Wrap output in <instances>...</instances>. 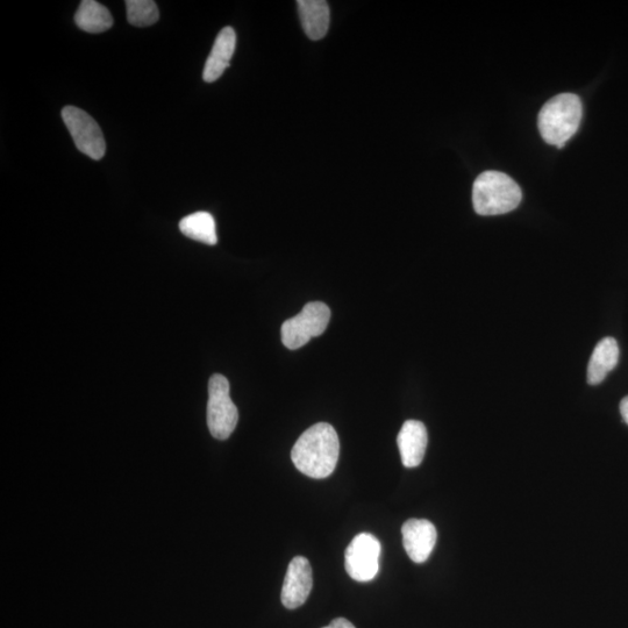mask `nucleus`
Here are the masks:
<instances>
[{"label":"nucleus","mask_w":628,"mask_h":628,"mask_svg":"<svg viewBox=\"0 0 628 628\" xmlns=\"http://www.w3.org/2000/svg\"><path fill=\"white\" fill-rule=\"evenodd\" d=\"M62 118L78 151L88 155L92 160H102L106 152V142L96 120L76 106L64 107Z\"/></svg>","instance_id":"obj_6"},{"label":"nucleus","mask_w":628,"mask_h":628,"mask_svg":"<svg viewBox=\"0 0 628 628\" xmlns=\"http://www.w3.org/2000/svg\"><path fill=\"white\" fill-rule=\"evenodd\" d=\"M583 106L580 97L561 94L548 101L539 113L538 125L548 145L565 146L580 127Z\"/></svg>","instance_id":"obj_2"},{"label":"nucleus","mask_w":628,"mask_h":628,"mask_svg":"<svg viewBox=\"0 0 628 628\" xmlns=\"http://www.w3.org/2000/svg\"><path fill=\"white\" fill-rule=\"evenodd\" d=\"M128 23L137 27H148L160 18L159 9L152 0H127Z\"/></svg>","instance_id":"obj_16"},{"label":"nucleus","mask_w":628,"mask_h":628,"mask_svg":"<svg viewBox=\"0 0 628 628\" xmlns=\"http://www.w3.org/2000/svg\"><path fill=\"white\" fill-rule=\"evenodd\" d=\"M180 230L192 240L214 246L218 242L216 221L209 212H196L181 220Z\"/></svg>","instance_id":"obj_15"},{"label":"nucleus","mask_w":628,"mask_h":628,"mask_svg":"<svg viewBox=\"0 0 628 628\" xmlns=\"http://www.w3.org/2000/svg\"><path fill=\"white\" fill-rule=\"evenodd\" d=\"M324 628H356L349 620L345 618L334 619L333 622Z\"/></svg>","instance_id":"obj_17"},{"label":"nucleus","mask_w":628,"mask_h":628,"mask_svg":"<svg viewBox=\"0 0 628 628\" xmlns=\"http://www.w3.org/2000/svg\"><path fill=\"white\" fill-rule=\"evenodd\" d=\"M239 421L237 406L230 396V382L223 375H213L209 381L208 426L213 438L231 437Z\"/></svg>","instance_id":"obj_4"},{"label":"nucleus","mask_w":628,"mask_h":628,"mask_svg":"<svg viewBox=\"0 0 628 628\" xmlns=\"http://www.w3.org/2000/svg\"><path fill=\"white\" fill-rule=\"evenodd\" d=\"M299 18L303 30L312 41L326 37L331 23L330 6L325 0H298Z\"/></svg>","instance_id":"obj_12"},{"label":"nucleus","mask_w":628,"mask_h":628,"mask_svg":"<svg viewBox=\"0 0 628 628\" xmlns=\"http://www.w3.org/2000/svg\"><path fill=\"white\" fill-rule=\"evenodd\" d=\"M523 194L512 178L499 171H485L473 187L474 209L480 216H498L518 208Z\"/></svg>","instance_id":"obj_3"},{"label":"nucleus","mask_w":628,"mask_h":628,"mask_svg":"<svg viewBox=\"0 0 628 628\" xmlns=\"http://www.w3.org/2000/svg\"><path fill=\"white\" fill-rule=\"evenodd\" d=\"M427 430L421 421H405L398 434L397 444L404 467L416 468L423 462L427 448Z\"/></svg>","instance_id":"obj_10"},{"label":"nucleus","mask_w":628,"mask_h":628,"mask_svg":"<svg viewBox=\"0 0 628 628\" xmlns=\"http://www.w3.org/2000/svg\"><path fill=\"white\" fill-rule=\"evenodd\" d=\"M313 587L312 568L308 559L296 556L290 562L282 588V603L285 608L294 610L309 598Z\"/></svg>","instance_id":"obj_8"},{"label":"nucleus","mask_w":628,"mask_h":628,"mask_svg":"<svg viewBox=\"0 0 628 628\" xmlns=\"http://www.w3.org/2000/svg\"><path fill=\"white\" fill-rule=\"evenodd\" d=\"M620 413H622V417L628 425V396L623 399L622 403H620Z\"/></svg>","instance_id":"obj_18"},{"label":"nucleus","mask_w":628,"mask_h":628,"mask_svg":"<svg viewBox=\"0 0 628 628\" xmlns=\"http://www.w3.org/2000/svg\"><path fill=\"white\" fill-rule=\"evenodd\" d=\"M237 47V34L232 27H225L218 34L208 61L205 63L203 78L212 83L219 80L224 71L230 67V61Z\"/></svg>","instance_id":"obj_11"},{"label":"nucleus","mask_w":628,"mask_h":628,"mask_svg":"<svg viewBox=\"0 0 628 628\" xmlns=\"http://www.w3.org/2000/svg\"><path fill=\"white\" fill-rule=\"evenodd\" d=\"M381 544L369 533L356 535L346 549V572L353 580L369 582L380 570Z\"/></svg>","instance_id":"obj_7"},{"label":"nucleus","mask_w":628,"mask_h":628,"mask_svg":"<svg viewBox=\"0 0 628 628\" xmlns=\"http://www.w3.org/2000/svg\"><path fill=\"white\" fill-rule=\"evenodd\" d=\"M331 320V310L321 302L306 304L296 317L284 321L282 325L283 345L291 351L308 344L312 338L326 331Z\"/></svg>","instance_id":"obj_5"},{"label":"nucleus","mask_w":628,"mask_h":628,"mask_svg":"<svg viewBox=\"0 0 628 628\" xmlns=\"http://www.w3.org/2000/svg\"><path fill=\"white\" fill-rule=\"evenodd\" d=\"M619 361V347L613 338H605L598 342L592 353L588 366V383L601 384L606 376L616 368Z\"/></svg>","instance_id":"obj_13"},{"label":"nucleus","mask_w":628,"mask_h":628,"mask_svg":"<svg viewBox=\"0 0 628 628\" xmlns=\"http://www.w3.org/2000/svg\"><path fill=\"white\" fill-rule=\"evenodd\" d=\"M403 545L410 559L424 563L437 544V528L426 519H410L402 527Z\"/></svg>","instance_id":"obj_9"},{"label":"nucleus","mask_w":628,"mask_h":628,"mask_svg":"<svg viewBox=\"0 0 628 628\" xmlns=\"http://www.w3.org/2000/svg\"><path fill=\"white\" fill-rule=\"evenodd\" d=\"M340 442L330 424L319 423L306 430L292 448L291 459L306 476L321 480L330 476L339 460Z\"/></svg>","instance_id":"obj_1"},{"label":"nucleus","mask_w":628,"mask_h":628,"mask_svg":"<svg viewBox=\"0 0 628 628\" xmlns=\"http://www.w3.org/2000/svg\"><path fill=\"white\" fill-rule=\"evenodd\" d=\"M75 23L84 32L98 34L110 30L113 18L104 5L95 0H83L75 14Z\"/></svg>","instance_id":"obj_14"}]
</instances>
